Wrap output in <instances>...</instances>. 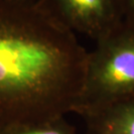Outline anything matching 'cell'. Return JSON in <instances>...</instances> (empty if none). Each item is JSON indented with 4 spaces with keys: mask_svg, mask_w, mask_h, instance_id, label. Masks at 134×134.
<instances>
[{
    "mask_svg": "<svg viewBox=\"0 0 134 134\" xmlns=\"http://www.w3.org/2000/svg\"><path fill=\"white\" fill-rule=\"evenodd\" d=\"M122 22L134 25V0H118Z\"/></svg>",
    "mask_w": 134,
    "mask_h": 134,
    "instance_id": "obj_6",
    "label": "cell"
},
{
    "mask_svg": "<svg viewBox=\"0 0 134 134\" xmlns=\"http://www.w3.org/2000/svg\"><path fill=\"white\" fill-rule=\"evenodd\" d=\"M87 52L36 3L0 0V130L75 110Z\"/></svg>",
    "mask_w": 134,
    "mask_h": 134,
    "instance_id": "obj_1",
    "label": "cell"
},
{
    "mask_svg": "<svg viewBox=\"0 0 134 134\" xmlns=\"http://www.w3.org/2000/svg\"><path fill=\"white\" fill-rule=\"evenodd\" d=\"M134 97V25L121 22L87 52L74 113L83 115Z\"/></svg>",
    "mask_w": 134,
    "mask_h": 134,
    "instance_id": "obj_2",
    "label": "cell"
},
{
    "mask_svg": "<svg viewBox=\"0 0 134 134\" xmlns=\"http://www.w3.org/2000/svg\"><path fill=\"white\" fill-rule=\"evenodd\" d=\"M36 4L63 27L96 42L122 22L118 0H37Z\"/></svg>",
    "mask_w": 134,
    "mask_h": 134,
    "instance_id": "obj_3",
    "label": "cell"
},
{
    "mask_svg": "<svg viewBox=\"0 0 134 134\" xmlns=\"http://www.w3.org/2000/svg\"><path fill=\"white\" fill-rule=\"evenodd\" d=\"M0 134H77L76 127L66 117L21 124L0 130Z\"/></svg>",
    "mask_w": 134,
    "mask_h": 134,
    "instance_id": "obj_5",
    "label": "cell"
},
{
    "mask_svg": "<svg viewBox=\"0 0 134 134\" xmlns=\"http://www.w3.org/2000/svg\"><path fill=\"white\" fill-rule=\"evenodd\" d=\"M86 134H134V97L81 115Z\"/></svg>",
    "mask_w": 134,
    "mask_h": 134,
    "instance_id": "obj_4",
    "label": "cell"
},
{
    "mask_svg": "<svg viewBox=\"0 0 134 134\" xmlns=\"http://www.w3.org/2000/svg\"><path fill=\"white\" fill-rule=\"evenodd\" d=\"M13 2H19V3H36L37 0H8Z\"/></svg>",
    "mask_w": 134,
    "mask_h": 134,
    "instance_id": "obj_7",
    "label": "cell"
}]
</instances>
